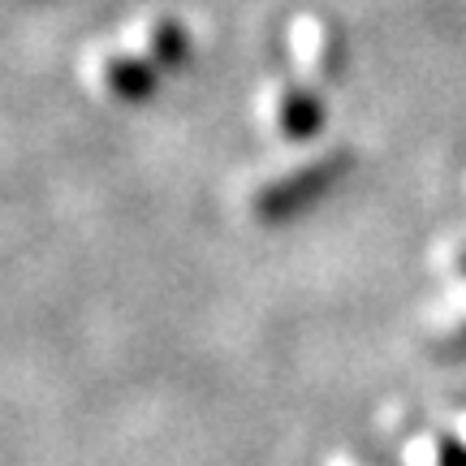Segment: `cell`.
Here are the masks:
<instances>
[{
    "mask_svg": "<svg viewBox=\"0 0 466 466\" xmlns=\"http://www.w3.org/2000/svg\"><path fill=\"white\" fill-rule=\"evenodd\" d=\"M458 268H462V272H466V250H462V255H458Z\"/></svg>",
    "mask_w": 466,
    "mask_h": 466,
    "instance_id": "obj_1",
    "label": "cell"
}]
</instances>
